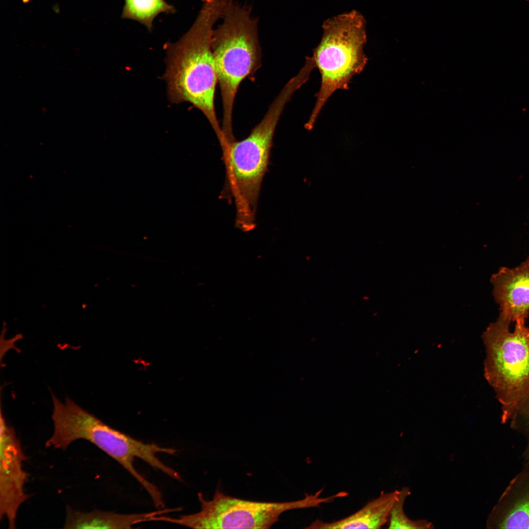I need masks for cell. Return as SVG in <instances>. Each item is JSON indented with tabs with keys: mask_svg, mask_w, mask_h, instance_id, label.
I'll return each mask as SVG.
<instances>
[{
	"mask_svg": "<svg viewBox=\"0 0 529 529\" xmlns=\"http://www.w3.org/2000/svg\"><path fill=\"white\" fill-rule=\"evenodd\" d=\"M514 421L519 422L525 428L529 435V408L524 414L518 417Z\"/></svg>",
	"mask_w": 529,
	"mask_h": 529,
	"instance_id": "15",
	"label": "cell"
},
{
	"mask_svg": "<svg viewBox=\"0 0 529 529\" xmlns=\"http://www.w3.org/2000/svg\"><path fill=\"white\" fill-rule=\"evenodd\" d=\"M399 492L398 490L390 492L382 491L378 497L347 517L332 522H325L317 519L306 528L380 529L388 523L391 509L398 497Z\"/></svg>",
	"mask_w": 529,
	"mask_h": 529,
	"instance_id": "12",
	"label": "cell"
},
{
	"mask_svg": "<svg viewBox=\"0 0 529 529\" xmlns=\"http://www.w3.org/2000/svg\"><path fill=\"white\" fill-rule=\"evenodd\" d=\"M292 95L289 89L283 88L248 136L241 141L228 143L222 148L228 184L235 203L236 224L244 231L255 227L257 205L273 137Z\"/></svg>",
	"mask_w": 529,
	"mask_h": 529,
	"instance_id": "3",
	"label": "cell"
},
{
	"mask_svg": "<svg viewBox=\"0 0 529 529\" xmlns=\"http://www.w3.org/2000/svg\"><path fill=\"white\" fill-rule=\"evenodd\" d=\"M322 491L323 489L314 494H306L303 499L295 501L261 502L233 497L217 489L211 500L198 493L199 512L178 518L161 515L155 520L192 529H269L284 512L331 502V496L320 497Z\"/></svg>",
	"mask_w": 529,
	"mask_h": 529,
	"instance_id": "7",
	"label": "cell"
},
{
	"mask_svg": "<svg viewBox=\"0 0 529 529\" xmlns=\"http://www.w3.org/2000/svg\"><path fill=\"white\" fill-rule=\"evenodd\" d=\"M231 0H203L189 30L175 43H167V69L163 78L172 103L189 102L200 110L219 144L225 140L215 108L217 82L212 42L214 26Z\"/></svg>",
	"mask_w": 529,
	"mask_h": 529,
	"instance_id": "1",
	"label": "cell"
},
{
	"mask_svg": "<svg viewBox=\"0 0 529 529\" xmlns=\"http://www.w3.org/2000/svg\"><path fill=\"white\" fill-rule=\"evenodd\" d=\"M121 17L139 22L149 31H152L153 22L159 14L174 13V7L165 0H124Z\"/></svg>",
	"mask_w": 529,
	"mask_h": 529,
	"instance_id": "13",
	"label": "cell"
},
{
	"mask_svg": "<svg viewBox=\"0 0 529 529\" xmlns=\"http://www.w3.org/2000/svg\"><path fill=\"white\" fill-rule=\"evenodd\" d=\"M500 313L482 335L485 348L484 376L501 405L502 423L529 408V328Z\"/></svg>",
	"mask_w": 529,
	"mask_h": 529,
	"instance_id": "4",
	"label": "cell"
},
{
	"mask_svg": "<svg viewBox=\"0 0 529 529\" xmlns=\"http://www.w3.org/2000/svg\"><path fill=\"white\" fill-rule=\"evenodd\" d=\"M27 457L14 429L1 412L0 431V519L10 529L16 528L18 511L30 497L24 489L28 474L24 469Z\"/></svg>",
	"mask_w": 529,
	"mask_h": 529,
	"instance_id": "8",
	"label": "cell"
},
{
	"mask_svg": "<svg viewBox=\"0 0 529 529\" xmlns=\"http://www.w3.org/2000/svg\"><path fill=\"white\" fill-rule=\"evenodd\" d=\"M410 494L409 487H404L399 490L397 499L394 503L388 518L389 529H433V524L425 519L412 520L406 515L404 506L407 497Z\"/></svg>",
	"mask_w": 529,
	"mask_h": 529,
	"instance_id": "14",
	"label": "cell"
},
{
	"mask_svg": "<svg viewBox=\"0 0 529 529\" xmlns=\"http://www.w3.org/2000/svg\"><path fill=\"white\" fill-rule=\"evenodd\" d=\"M366 23L359 12L352 10L325 21L323 34L312 57L321 75L316 101L305 128L311 130L324 104L337 90H348L351 79L364 69L368 58L363 51L366 43Z\"/></svg>",
	"mask_w": 529,
	"mask_h": 529,
	"instance_id": "6",
	"label": "cell"
},
{
	"mask_svg": "<svg viewBox=\"0 0 529 529\" xmlns=\"http://www.w3.org/2000/svg\"><path fill=\"white\" fill-rule=\"evenodd\" d=\"M214 29L212 48L220 89L223 118L222 131L228 141L235 139L232 128L233 106L238 88L246 78H254L261 66L257 21L250 8L231 0Z\"/></svg>",
	"mask_w": 529,
	"mask_h": 529,
	"instance_id": "5",
	"label": "cell"
},
{
	"mask_svg": "<svg viewBox=\"0 0 529 529\" xmlns=\"http://www.w3.org/2000/svg\"><path fill=\"white\" fill-rule=\"evenodd\" d=\"M490 282L500 313L512 322H526L529 316V257L516 267H501Z\"/></svg>",
	"mask_w": 529,
	"mask_h": 529,
	"instance_id": "9",
	"label": "cell"
},
{
	"mask_svg": "<svg viewBox=\"0 0 529 529\" xmlns=\"http://www.w3.org/2000/svg\"><path fill=\"white\" fill-rule=\"evenodd\" d=\"M486 525L490 529H529V461L502 493Z\"/></svg>",
	"mask_w": 529,
	"mask_h": 529,
	"instance_id": "10",
	"label": "cell"
},
{
	"mask_svg": "<svg viewBox=\"0 0 529 529\" xmlns=\"http://www.w3.org/2000/svg\"><path fill=\"white\" fill-rule=\"evenodd\" d=\"M53 405L54 430L51 436L46 442L48 447L65 450L77 440L90 442L123 467L146 490L156 507L165 506L162 493L137 470L134 463L138 458L154 469L181 481L179 473L157 457L160 453L172 455L176 453L175 449L144 443L116 430L69 397L64 402L56 399Z\"/></svg>",
	"mask_w": 529,
	"mask_h": 529,
	"instance_id": "2",
	"label": "cell"
},
{
	"mask_svg": "<svg viewBox=\"0 0 529 529\" xmlns=\"http://www.w3.org/2000/svg\"><path fill=\"white\" fill-rule=\"evenodd\" d=\"M172 511L171 508H162L142 513L121 514L97 509L84 512L67 506L63 528L71 529H130L135 525L152 521L156 516Z\"/></svg>",
	"mask_w": 529,
	"mask_h": 529,
	"instance_id": "11",
	"label": "cell"
}]
</instances>
